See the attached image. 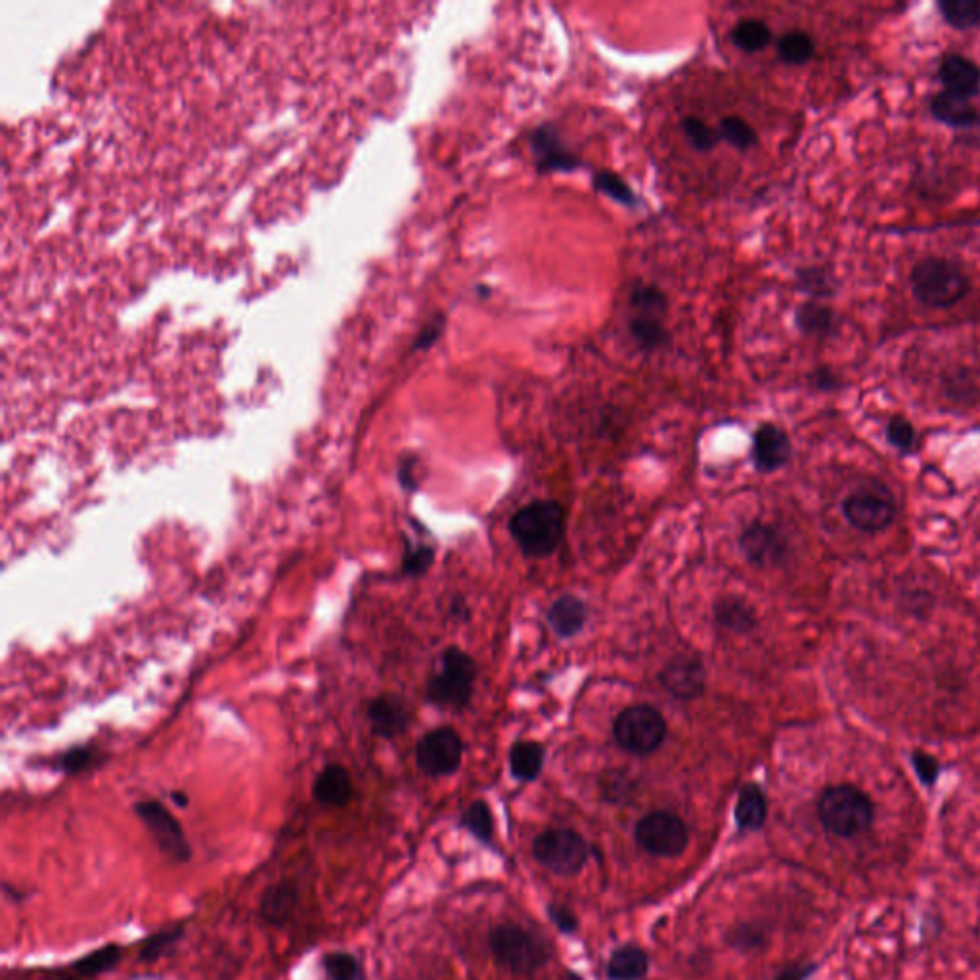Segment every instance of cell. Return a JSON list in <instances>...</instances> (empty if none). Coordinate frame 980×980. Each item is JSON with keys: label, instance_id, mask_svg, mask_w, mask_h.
<instances>
[{"label": "cell", "instance_id": "obj_1", "mask_svg": "<svg viewBox=\"0 0 980 980\" xmlns=\"http://www.w3.org/2000/svg\"><path fill=\"white\" fill-rule=\"evenodd\" d=\"M912 289L925 307L950 309L966 299L971 291V281L958 263L945 257H927L912 270Z\"/></svg>", "mask_w": 980, "mask_h": 980}, {"label": "cell", "instance_id": "obj_2", "mask_svg": "<svg viewBox=\"0 0 980 980\" xmlns=\"http://www.w3.org/2000/svg\"><path fill=\"white\" fill-rule=\"evenodd\" d=\"M510 531L523 554L544 557L562 542L565 512L557 502H533L513 515Z\"/></svg>", "mask_w": 980, "mask_h": 980}, {"label": "cell", "instance_id": "obj_3", "mask_svg": "<svg viewBox=\"0 0 980 980\" xmlns=\"http://www.w3.org/2000/svg\"><path fill=\"white\" fill-rule=\"evenodd\" d=\"M818 816L829 833L851 839L872 825L873 802L862 789L851 784L831 786L820 797Z\"/></svg>", "mask_w": 980, "mask_h": 980}, {"label": "cell", "instance_id": "obj_4", "mask_svg": "<svg viewBox=\"0 0 980 980\" xmlns=\"http://www.w3.org/2000/svg\"><path fill=\"white\" fill-rule=\"evenodd\" d=\"M489 946L498 963L515 974L534 973L552 958V946L544 938L513 923L490 930Z\"/></svg>", "mask_w": 980, "mask_h": 980}, {"label": "cell", "instance_id": "obj_5", "mask_svg": "<svg viewBox=\"0 0 980 980\" xmlns=\"http://www.w3.org/2000/svg\"><path fill=\"white\" fill-rule=\"evenodd\" d=\"M440 672L429 680L427 700L447 709H464L471 700L477 664L461 649L448 648L440 657Z\"/></svg>", "mask_w": 980, "mask_h": 980}, {"label": "cell", "instance_id": "obj_6", "mask_svg": "<svg viewBox=\"0 0 980 980\" xmlns=\"http://www.w3.org/2000/svg\"><path fill=\"white\" fill-rule=\"evenodd\" d=\"M590 851V844L573 829H546L533 844L539 864L563 877L577 875L588 862Z\"/></svg>", "mask_w": 980, "mask_h": 980}, {"label": "cell", "instance_id": "obj_7", "mask_svg": "<svg viewBox=\"0 0 980 980\" xmlns=\"http://www.w3.org/2000/svg\"><path fill=\"white\" fill-rule=\"evenodd\" d=\"M612 734L620 747L628 753L651 755L661 747L667 735V724L653 706H628L617 716Z\"/></svg>", "mask_w": 980, "mask_h": 980}, {"label": "cell", "instance_id": "obj_8", "mask_svg": "<svg viewBox=\"0 0 980 980\" xmlns=\"http://www.w3.org/2000/svg\"><path fill=\"white\" fill-rule=\"evenodd\" d=\"M635 839L653 856L677 858L688 849L690 829L680 816L657 810L636 823Z\"/></svg>", "mask_w": 980, "mask_h": 980}, {"label": "cell", "instance_id": "obj_9", "mask_svg": "<svg viewBox=\"0 0 980 980\" xmlns=\"http://www.w3.org/2000/svg\"><path fill=\"white\" fill-rule=\"evenodd\" d=\"M135 812L167 858L179 864L192 860V846L188 843L181 822L159 800H140L135 805Z\"/></svg>", "mask_w": 980, "mask_h": 980}, {"label": "cell", "instance_id": "obj_10", "mask_svg": "<svg viewBox=\"0 0 980 980\" xmlns=\"http://www.w3.org/2000/svg\"><path fill=\"white\" fill-rule=\"evenodd\" d=\"M843 513L854 529L864 533H877L893 525L896 504L883 487H870L852 492L843 502Z\"/></svg>", "mask_w": 980, "mask_h": 980}, {"label": "cell", "instance_id": "obj_11", "mask_svg": "<svg viewBox=\"0 0 980 980\" xmlns=\"http://www.w3.org/2000/svg\"><path fill=\"white\" fill-rule=\"evenodd\" d=\"M461 757L464 743L452 728L433 729L419 739L416 747L419 770L433 778L455 774L460 768Z\"/></svg>", "mask_w": 980, "mask_h": 980}, {"label": "cell", "instance_id": "obj_12", "mask_svg": "<svg viewBox=\"0 0 980 980\" xmlns=\"http://www.w3.org/2000/svg\"><path fill=\"white\" fill-rule=\"evenodd\" d=\"M661 684L677 700H695L705 690L703 663L697 657L677 656L661 672Z\"/></svg>", "mask_w": 980, "mask_h": 980}, {"label": "cell", "instance_id": "obj_13", "mask_svg": "<svg viewBox=\"0 0 980 980\" xmlns=\"http://www.w3.org/2000/svg\"><path fill=\"white\" fill-rule=\"evenodd\" d=\"M791 458V440L784 429L774 424H765L755 433L753 440V461L755 468L763 473H771L784 468Z\"/></svg>", "mask_w": 980, "mask_h": 980}, {"label": "cell", "instance_id": "obj_14", "mask_svg": "<svg viewBox=\"0 0 980 980\" xmlns=\"http://www.w3.org/2000/svg\"><path fill=\"white\" fill-rule=\"evenodd\" d=\"M531 146H533L534 156L539 159V169L544 173L550 171H573L580 166L577 156L569 152L560 135L555 132L552 125H542L531 135Z\"/></svg>", "mask_w": 980, "mask_h": 980}, {"label": "cell", "instance_id": "obj_15", "mask_svg": "<svg viewBox=\"0 0 980 980\" xmlns=\"http://www.w3.org/2000/svg\"><path fill=\"white\" fill-rule=\"evenodd\" d=\"M743 554L757 565H774L786 555V541L774 526L753 523L742 534Z\"/></svg>", "mask_w": 980, "mask_h": 980}, {"label": "cell", "instance_id": "obj_16", "mask_svg": "<svg viewBox=\"0 0 980 980\" xmlns=\"http://www.w3.org/2000/svg\"><path fill=\"white\" fill-rule=\"evenodd\" d=\"M297 904H299V891L291 881L273 883L260 896V919L270 927L281 929L296 916Z\"/></svg>", "mask_w": 980, "mask_h": 980}, {"label": "cell", "instance_id": "obj_17", "mask_svg": "<svg viewBox=\"0 0 980 980\" xmlns=\"http://www.w3.org/2000/svg\"><path fill=\"white\" fill-rule=\"evenodd\" d=\"M940 83L945 85L946 93L971 100L980 93V67L973 60L948 54L938 70Z\"/></svg>", "mask_w": 980, "mask_h": 980}, {"label": "cell", "instance_id": "obj_18", "mask_svg": "<svg viewBox=\"0 0 980 980\" xmlns=\"http://www.w3.org/2000/svg\"><path fill=\"white\" fill-rule=\"evenodd\" d=\"M312 797L318 805L341 808L353 797V781L341 765H328L318 774L312 786Z\"/></svg>", "mask_w": 980, "mask_h": 980}, {"label": "cell", "instance_id": "obj_19", "mask_svg": "<svg viewBox=\"0 0 980 980\" xmlns=\"http://www.w3.org/2000/svg\"><path fill=\"white\" fill-rule=\"evenodd\" d=\"M930 114L937 121L945 122L954 129H973L980 125V114L973 104L946 90L938 93L930 100Z\"/></svg>", "mask_w": 980, "mask_h": 980}, {"label": "cell", "instance_id": "obj_20", "mask_svg": "<svg viewBox=\"0 0 980 980\" xmlns=\"http://www.w3.org/2000/svg\"><path fill=\"white\" fill-rule=\"evenodd\" d=\"M368 718L375 734L382 737H395L403 734L408 724V713L403 701L395 695H382L368 706Z\"/></svg>", "mask_w": 980, "mask_h": 980}, {"label": "cell", "instance_id": "obj_21", "mask_svg": "<svg viewBox=\"0 0 980 980\" xmlns=\"http://www.w3.org/2000/svg\"><path fill=\"white\" fill-rule=\"evenodd\" d=\"M735 823L742 831H758L766 822L768 802L766 795L755 784L743 787L735 802Z\"/></svg>", "mask_w": 980, "mask_h": 980}, {"label": "cell", "instance_id": "obj_22", "mask_svg": "<svg viewBox=\"0 0 980 980\" xmlns=\"http://www.w3.org/2000/svg\"><path fill=\"white\" fill-rule=\"evenodd\" d=\"M795 324L805 335L825 339L839 330V317L831 307L808 301V303L800 305L795 312Z\"/></svg>", "mask_w": 980, "mask_h": 980}, {"label": "cell", "instance_id": "obj_23", "mask_svg": "<svg viewBox=\"0 0 980 980\" xmlns=\"http://www.w3.org/2000/svg\"><path fill=\"white\" fill-rule=\"evenodd\" d=\"M649 971V958L640 946H620L607 961V979L642 980Z\"/></svg>", "mask_w": 980, "mask_h": 980}, {"label": "cell", "instance_id": "obj_24", "mask_svg": "<svg viewBox=\"0 0 980 980\" xmlns=\"http://www.w3.org/2000/svg\"><path fill=\"white\" fill-rule=\"evenodd\" d=\"M588 611L580 599L575 596H562L555 599L548 609V620L554 632L562 638H571L583 630Z\"/></svg>", "mask_w": 980, "mask_h": 980}, {"label": "cell", "instance_id": "obj_25", "mask_svg": "<svg viewBox=\"0 0 980 980\" xmlns=\"http://www.w3.org/2000/svg\"><path fill=\"white\" fill-rule=\"evenodd\" d=\"M544 766V749L541 743L518 742L510 750L512 776L520 781H533L541 776Z\"/></svg>", "mask_w": 980, "mask_h": 980}, {"label": "cell", "instance_id": "obj_26", "mask_svg": "<svg viewBox=\"0 0 980 980\" xmlns=\"http://www.w3.org/2000/svg\"><path fill=\"white\" fill-rule=\"evenodd\" d=\"M714 619L724 630L745 635L757 625L755 612L745 601L737 598H724L714 606Z\"/></svg>", "mask_w": 980, "mask_h": 980}, {"label": "cell", "instance_id": "obj_27", "mask_svg": "<svg viewBox=\"0 0 980 980\" xmlns=\"http://www.w3.org/2000/svg\"><path fill=\"white\" fill-rule=\"evenodd\" d=\"M122 958L121 946L106 945L98 950L90 951L87 956L73 961L72 969L79 974L81 979H94L98 974L114 971Z\"/></svg>", "mask_w": 980, "mask_h": 980}, {"label": "cell", "instance_id": "obj_28", "mask_svg": "<svg viewBox=\"0 0 980 980\" xmlns=\"http://www.w3.org/2000/svg\"><path fill=\"white\" fill-rule=\"evenodd\" d=\"M630 333H632L636 343L646 351H656L669 343V332L661 322V318L635 315L630 318Z\"/></svg>", "mask_w": 980, "mask_h": 980}, {"label": "cell", "instance_id": "obj_29", "mask_svg": "<svg viewBox=\"0 0 980 980\" xmlns=\"http://www.w3.org/2000/svg\"><path fill=\"white\" fill-rule=\"evenodd\" d=\"M937 8L954 30H973L980 23L979 0H945L938 2Z\"/></svg>", "mask_w": 980, "mask_h": 980}, {"label": "cell", "instance_id": "obj_30", "mask_svg": "<svg viewBox=\"0 0 980 980\" xmlns=\"http://www.w3.org/2000/svg\"><path fill=\"white\" fill-rule=\"evenodd\" d=\"M320 963L328 980H368L361 961L349 951H328Z\"/></svg>", "mask_w": 980, "mask_h": 980}, {"label": "cell", "instance_id": "obj_31", "mask_svg": "<svg viewBox=\"0 0 980 980\" xmlns=\"http://www.w3.org/2000/svg\"><path fill=\"white\" fill-rule=\"evenodd\" d=\"M814 41L805 31H789L779 36L778 56L789 65L807 64L814 56Z\"/></svg>", "mask_w": 980, "mask_h": 980}, {"label": "cell", "instance_id": "obj_32", "mask_svg": "<svg viewBox=\"0 0 980 980\" xmlns=\"http://www.w3.org/2000/svg\"><path fill=\"white\" fill-rule=\"evenodd\" d=\"M732 41L743 52H758L771 41V31L763 20H742L732 30Z\"/></svg>", "mask_w": 980, "mask_h": 980}, {"label": "cell", "instance_id": "obj_33", "mask_svg": "<svg viewBox=\"0 0 980 980\" xmlns=\"http://www.w3.org/2000/svg\"><path fill=\"white\" fill-rule=\"evenodd\" d=\"M630 307L635 315L661 318L667 312V296L653 284H636L630 291Z\"/></svg>", "mask_w": 980, "mask_h": 980}, {"label": "cell", "instance_id": "obj_34", "mask_svg": "<svg viewBox=\"0 0 980 980\" xmlns=\"http://www.w3.org/2000/svg\"><path fill=\"white\" fill-rule=\"evenodd\" d=\"M461 825L468 829L469 833L476 837L477 841L489 844L492 841V833H494V820H492L489 805L484 800H476L464 812Z\"/></svg>", "mask_w": 980, "mask_h": 980}, {"label": "cell", "instance_id": "obj_35", "mask_svg": "<svg viewBox=\"0 0 980 980\" xmlns=\"http://www.w3.org/2000/svg\"><path fill=\"white\" fill-rule=\"evenodd\" d=\"M797 281H799L800 291L810 294L812 297H822L823 299V297L835 296V278L828 268H800L797 273Z\"/></svg>", "mask_w": 980, "mask_h": 980}, {"label": "cell", "instance_id": "obj_36", "mask_svg": "<svg viewBox=\"0 0 980 980\" xmlns=\"http://www.w3.org/2000/svg\"><path fill=\"white\" fill-rule=\"evenodd\" d=\"M718 137L728 140L729 145H734L739 150H749L753 146H757V130L750 127L749 122L737 116L724 117L718 127Z\"/></svg>", "mask_w": 980, "mask_h": 980}, {"label": "cell", "instance_id": "obj_37", "mask_svg": "<svg viewBox=\"0 0 980 980\" xmlns=\"http://www.w3.org/2000/svg\"><path fill=\"white\" fill-rule=\"evenodd\" d=\"M182 937H184V927L179 925V927L161 930V933H156L152 937L146 938L145 942H142V948H140V961H142V963H153V961H158V959L161 958V956H166L167 951L171 950Z\"/></svg>", "mask_w": 980, "mask_h": 980}, {"label": "cell", "instance_id": "obj_38", "mask_svg": "<svg viewBox=\"0 0 980 980\" xmlns=\"http://www.w3.org/2000/svg\"><path fill=\"white\" fill-rule=\"evenodd\" d=\"M594 187L598 188L599 192L612 198L615 202L625 203V205H635L636 203L632 188L628 187L620 177L609 173V171H598L594 174Z\"/></svg>", "mask_w": 980, "mask_h": 980}, {"label": "cell", "instance_id": "obj_39", "mask_svg": "<svg viewBox=\"0 0 980 980\" xmlns=\"http://www.w3.org/2000/svg\"><path fill=\"white\" fill-rule=\"evenodd\" d=\"M682 127H684L688 140H690L693 148L700 150V152H709V150H713L716 142H718V132H714V130L711 129L703 119H700V117H684Z\"/></svg>", "mask_w": 980, "mask_h": 980}, {"label": "cell", "instance_id": "obj_40", "mask_svg": "<svg viewBox=\"0 0 980 980\" xmlns=\"http://www.w3.org/2000/svg\"><path fill=\"white\" fill-rule=\"evenodd\" d=\"M887 439L893 447L898 448L902 452H909L916 445V429L909 424L908 419L902 416H894L888 419Z\"/></svg>", "mask_w": 980, "mask_h": 980}, {"label": "cell", "instance_id": "obj_41", "mask_svg": "<svg viewBox=\"0 0 980 980\" xmlns=\"http://www.w3.org/2000/svg\"><path fill=\"white\" fill-rule=\"evenodd\" d=\"M93 763V750L87 749V747H75V749L65 753L64 757L60 758V768L65 774H79V771L87 770Z\"/></svg>", "mask_w": 980, "mask_h": 980}, {"label": "cell", "instance_id": "obj_42", "mask_svg": "<svg viewBox=\"0 0 980 980\" xmlns=\"http://www.w3.org/2000/svg\"><path fill=\"white\" fill-rule=\"evenodd\" d=\"M433 555L435 552L429 546H418V548L411 550L404 557V573H408V575L426 573L433 563Z\"/></svg>", "mask_w": 980, "mask_h": 980}, {"label": "cell", "instance_id": "obj_43", "mask_svg": "<svg viewBox=\"0 0 980 980\" xmlns=\"http://www.w3.org/2000/svg\"><path fill=\"white\" fill-rule=\"evenodd\" d=\"M548 916L555 927L565 933V935H571V933H575L578 929L577 916L569 908H565V906L550 904Z\"/></svg>", "mask_w": 980, "mask_h": 980}, {"label": "cell", "instance_id": "obj_44", "mask_svg": "<svg viewBox=\"0 0 980 980\" xmlns=\"http://www.w3.org/2000/svg\"><path fill=\"white\" fill-rule=\"evenodd\" d=\"M810 385H812L814 390L829 393V391H835L841 387V377H839L831 368L820 366L816 368L814 372L810 374Z\"/></svg>", "mask_w": 980, "mask_h": 980}, {"label": "cell", "instance_id": "obj_45", "mask_svg": "<svg viewBox=\"0 0 980 980\" xmlns=\"http://www.w3.org/2000/svg\"><path fill=\"white\" fill-rule=\"evenodd\" d=\"M914 766H916L917 776L923 784L933 786L938 778V763L935 758L925 755V753H914Z\"/></svg>", "mask_w": 980, "mask_h": 980}, {"label": "cell", "instance_id": "obj_46", "mask_svg": "<svg viewBox=\"0 0 980 980\" xmlns=\"http://www.w3.org/2000/svg\"><path fill=\"white\" fill-rule=\"evenodd\" d=\"M760 940H763V933L750 929V927H739L732 933V942L739 948H755V946H760Z\"/></svg>", "mask_w": 980, "mask_h": 980}, {"label": "cell", "instance_id": "obj_47", "mask_svg": "<svg viewBox=\"0 0 980 980\" xmlns=\"http://www.w3.org/2000/svg\"><path fill=\"white\" fill-rule=\"evenodd\" d=\"M443 326H445V322H443V318H437V320H433V322H429L426 330H424V332H422V335H419L418 347H422V349H426V347L435 343V341L439 339L440 332H443Z\"/></svg>", "mask_w": 980, "mask_h": 980}, {"label": "cell", "instance_id": "obj_48", "mask_svg": "<svg viewBox=\"0 0 980 980\" xmlns=\"http://www.w3.org/2000/svg\"><path fill=\"white\" fill-rule=\"evenodd\" d=\"M814 973V966H791L784 969L774 980H807Z\"/></svg>", "mask_w": 980, "mask_h": 980}, {"label": "cell", "instance_id": "obj_49", "mask_svg": "<svg viewBox=\"0 0 980 980\" xmlns=\"http://www.w3.org/2000/svg\"><path fill=\"white\" fill-rule=\"evenodd\" d=\"M414 464L416 461L408 460L404 461L403 468H401V481H403L404 487L406 489H416V477L412 476L414 473Z\"/></svg>", "mask_w": 980, "mask_h": 980}, {"label": "cell", "instance_id": "obj_50", "mask_svg": "<svg viewBox=\"0 0 980 980\" xmlns=\"http://www.w3.org/2000/svg\"><path fill=\"white\" fill-rule=\"evenodd\" d=\"M171 799H173L174 805L179 808L188 807V795L182 793V791H173V793H171Z\"/></svg>", "mask_w": 980, "mask_h": 980}, {"label": "cell", "instance_id": "obj_51", "mask_svg": "<svg viewBox=\"0 0 980 980\" xmlns=\"http://www.w3.org/2000/svg\"><path fill=\"white\" fill-rule=\"evenodd\" d=\"M65 980H75V979H65Z\"/></svg>", "mask_w": 980, "mask_h": 980}]
</instances>
